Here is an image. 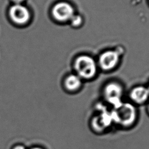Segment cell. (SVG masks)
I'll list each match as a JSON object with an SVG mask.
<instances>
[{
	"instance_id": "1",
	"label": "cell",
	"mask_w": 149,
	"mask_h": 149,
	"mask_svg": "<svg viewBox=\"0 0 149 149\" xmlns=\"http://www.w3.org/2000/svg\"><path fill=\"white\" fill-rule=\"evenodd\" d=\"M113 123L122 128H130L137 121L138 112L134 104L122 101L111 110Z\"/></svg>"
},
{
	"instance_id": "2",
	"label": "cell",
	"mask_w": 149,
	"mask_h": 149,
	"mask_svg": "<svg viewBox=\"0 0 149 149\" xmlns=\"http://www.w3.org/2000/svg\"><path fill=\"white\" fill-rule=\"evenodd\" d=\"M74 67L77 75L84 79L93 78L97 71L95 61L88 55H81L77 57L75 60Z\"/></svg>"
},
{
	"instance_id": "3",
	"label": "cell",
	"mask_w": 149,
	"mask_h": 149,
	"mask_svg": "<svg viewBox=\"0 0 149 149\" xmlns=\"http://www.w3.org/2000/svg\"><path fill=\"white\" fill-rule=\"evenodd\" d=\"M103 95L105 101L113 108L122 102L123 88L119 84L112 82L105 86Z\"/></svg>"
},
{
	"instance_id": "4",
	"label": "cell",
	"mask_w": 149,
	"mask_h": 149,
	"mask_svg": "<svg viewBox=\"0 0 149 149\" xmlns=\"http://www.w3.org/2000/svg\"><path fill=\"white\" fill-rule=\"evenodd\" d=\"M52 15L58 21L64 22L70 20L74 15L73 6L66 2L56 3L52 9Z\"/></svg>"
},
{
	"instance_id": "5",
	"label": "cell",
	"mask_w": 149,
	"mask_h": 149,
	"mask_svg": "<svg viewBox=\"0 0 149 149\" xmlns=\"http://www.w3.org/2000/svg\"><path fill=\"white\" fill-rule=\"evenodd\" d=\"M119 60V55L115 51H107L101 54L99 58V65L104 70L113 69Z\"/></svg>"
},
{
	"instance_id": "6",
	"label": "cell",
	"mask_w": 149,
	"mask_h": 149,
	"mask_svg": "<svg viewBox=\"0 0 149 149\" xmlns=\"http://www.w3.org/2000/svg\"><path fill=\"white\" fill-rule=\"evenodd\" d=\"M101 113L92 118L91 127L93 130L97 132H102L105 129H107L112 123L111 111L100 112Z\"/></svg>"
},
{
	"instance_id": "7",
	"label": "cell",
	"mask_w": 149,
	"mask_h": 149,
	"mask_svg": "<svg viewBox=\"0 0 149 149\" xmlns=\"http://www.w3.org/2000/svg\"><path fill=\"white\" fill-rule=\"evenodd\" d=\"M9 15L12 20L17 24L26 23L30 17L28 9L20 4H16L12 6L10 8Z\"/></svg>"
},
{
	"instance_id": "8",
	"label": "cell",
	"mask_w": 149,
	"mask_h": 149,
	"mask_svg": "<svg viewBox=\"0 0 149 149\" xmlns=\"http://www.w3.org/2000/svg\"><path fill=\"white\" fill-rule=\"evenodd\" d=\"M131 103L135 105H142L149 100V91L147 87L137 86L133 88L129 93Z\"/></svg>"
},
{
	"instance_id": "9",
	"label": "cell",
	"mask_w": 149,
	"mask_h": 149,
	"mask_svg": "<svg viewBox=\"0 0 149 149\" xmlns=\"http://www.w3.org/2000/svg\"><path fill=\"white\" fill-rule=\"evenodd\" d=\"M81 86V78L76 74H70L65 80V87L69 91H75L79 90Z\"/></svg>"
},
{
	"instance_id": "10",
	"label": "cell",
	"mask_w": 149,
	"mask_h": 149,
	"mask_svg": "<svg viewBox=\"0 0 149 149\" xmlns=\"http://www.w3.org/2000/svg\"><path fill=\"white\" fill-rule=\"evenodd\" d=\"M71 24L73 27H78L82 23V17L80 15H74L73 16L70 20Z\"/></svg>"
},
{
	"instance_id": "11",
	"label": "cell",
	"mask_w": 149,
	"mask_h": 149,
	"mask_svg": "<svg viewBox=\"0 0 149 149\" xmlns=\"http://www.w3.org/2000/svg\"><path fill=\"white\" fill-rule=\"evenodd\" d=\"M13 149H26L24 148V146H21V145H17V146H16L13 147Z\"/></svg>"
},
{
	"instance_id": "12",
	"label": "cell",
	"mask_w": 149,
	"mask_h": 149,
	"mask_svg": "<svg viewBox=\"0 0 149 149\" xmlns=\"http://www.w3.org/2000/svg\"><path fill=\"white\" fill-rule=\"evenodd\" d=\"M13 1H14L16 3V4H19L20 2H21L22 1H23V0H12Z\"/></svg>"
},
{
	"instance_id": "13",
	"label": "cell",
	"mask_w": 149,
	"mask_h": 149,
	"mask_svg": "<svg viewBox=\"0 0 149 149\" xmlns=\"http://www.w3.org/2000/svg\"><path fill=\"white\" fill-rule=\"evenodd\" d=\"M147 113L149 115V102L148 103V105H147Z\"/></svg>"
},
{
	"instance_id": "14",
	"label": "cell",
	"mask_w": 149,
	"mask_h": 149,
	"mask_svg": "<svg viewBox=\"0 0 149 149\" xmlns=\"http://www.w3.org/2000/svg\"><path fill=\"white\" fill-rule=\"evenodd\" d=\"M31 149H42V148H40V147H34V148H32Z\"/></svg>"
},
{
	"instance_id": "15",
	"label": "cell",
	"mask_w": 149,
	"mask_h": 149,
	"mask_svg": "<svg viewBox=\"0 0 149 149\" xmlns=\"http://www.w3.org/2000/svg\"><path fill=\"white\" fill-rule=\"evenodd\" d=\"M147 88H148V91H149V86H148V87Z\"/></svg>"
}]
</instances>
